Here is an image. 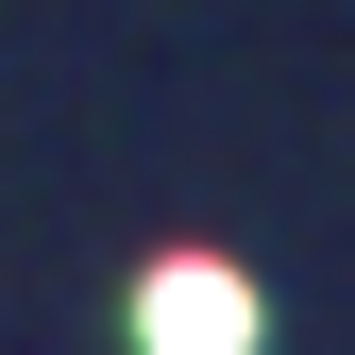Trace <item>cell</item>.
Returning a JSON list of instances; mask_svg holds the SVG:
<instances>
[{"label":"cell","mask_w":355,"mask_h":355,"mask_svg":"<svg viewBox=\"0 0 355 355\" xmlns=\"http://www.w3.org/2000/svg\"><path fill=\"white\" fill-rule=\"evenodd\" d=\"M136 355H254V288L220 271V254H169L136 288Z\"/></svg>","instance_id":"cell-1"}]
</instances>
